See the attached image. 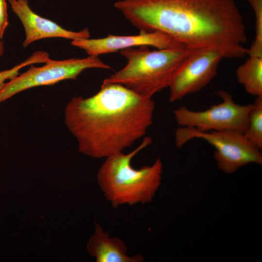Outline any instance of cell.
I'll return each mask as SVG.
<instances>
[{"label":"cell","instance_id":"obj_1","mask_svg":"<svg viewBox=\"0 0 262 262\" xmlns=\"http://www.w3.org/2000/svg\"><path fill=\"white\" fill-rule=\"evenodd\" d=\"M114 6L140 32H160L223 58L247 54L246 28L233 0H119Z\"/></svg>","mask_w":262,"mask_h":262},{"label":"cell","instance_id":"obj_14","mask_svg":"<svg viewBox=\"0 0 262 262\" xmlns=\"http://www.w3.org/2000/svg\"><path fill=\"white\" fill-rule=\"evenodd\" d=\"M50 59L47 52L39 50L34 52L28 59L12 68L0 71V90L5 85L6 81H10L18 76L20 70L23 67L35 64H44Z\"/></svg>","mask_w":262,"mask_h":262},{"label":"cell","instance_id":"obj_11","mask_svg":"<svg viewBox=\"0 0 262 262\" xmlns=\"http://www.w3.org/2000/svg\"><path fill=\"white\" fill-rule=\"evenodd\" d=\"M87 249L97 262H141L144 260L141 255H127V248L124 242L110 237L97 223L95 233L87 244Z\"/></svg>","mask_w":262,"mask_h":262},{"label":"cell","instance_id":"obj_12","mask_svg":"<svg viewBox=\"0 0 262 262\" xmlns=\"http://www.w3.org/2000/svg\"><path fill=\"white\" fill-rule=\"evenodd\" d=\"M236 75L247 93L256 97L262 96V57L249 56L238 67Z\"/></svg>","mask_w":262,"mask_h":262},{"label":"cell","instance_id":"obj_16","mask_svg":"<svg viewBox=\"0 0 262 262\" xmlns=\"http://www.w3.org/2000/svg\"><path fill=\"white\" fill-rule=\"evenodd\" d=\"M8 24L6 1L0 0V39L3 38Z\"/></svg>","mask_w":262,"mask_h":262},{"label":"cell","instance_id":"obj_4","mask_svg":"<svg viewBox=\"0 0 262 262\" xmlns=\"http://www.w3.org/2000/svg\"><path fill=\"white\" fill-rule=\"evenodd\" d=\"M186 47L150 50L142 46L120 51L125 66L103 81L117 83L148 98L168 88L173 78L194 50Z\"/></svg>","mask_w":262,"mask_h":262},{"label":"cell","instance_id":"obj_8","mask_svg":"<svg viewBox=\"0 0 262 262\" xmlns=\"http://www.w3.org/2000/svg\"><path fill=\"white\" fill-rule=\"evenodd\" d=\"M223 58L215 51L194 49L173 78L168 88L170 102L204 88L215 76Z\"/></svg>","mask_w":262,"mask_h":262},{"label":"cell","instance_id":"obj_2","mask_svg":"<svg viewBox=\"0 0 262 262\" xmlns=\"http://www.w3.org/2000/svg\"><path fill=\"white\" fill-rule=\"evenodd\" d=\"M155 104L122 85L102 84L94 95L73 97L65 110V123L78 150L94 158L122 152L143 137L153 123Z\"/></svg>","mask_w":262,"mask_h":262},{"label":"cell","instance_id":"obj_5","mask_svg":"<svg viewBox=\"0 0 262 262\" xmlns=\"http://www.w3.org/2000/svg\"><path fill=\"white\" fill-rule=\"evenodd\" d=\"M195 138L203 139L213 146L214 158L218 167L232 173L250 163L262 164L261 150L245 136L235 130L199 131L194 128L180 127L175 131V142L178 147Z\"/></svg>","mask_w":262,"mask_h":262},{"label":"cell","instance_id":"obj_10","mask_svg":"<svg viewBox=\"0 0 262 262\" xmlns=\"http://www.w3.org/2000/svg\"><path fill=\"white\" fill-rule=\"evenodd\" d=\"M11 9L21 21L25 30L24 48L43 38L60 37L73 40L89 38L88 29L78 32L67 30L54 22L39 16L30 7L28 0H8Z\"/></svg>","mask_w":262,"mask_h":262},{"label":"cell","instance_id":"obj_9","mask_svg":"<svg viewBox=\"0 0 262 262\" xmlns=\"http://www.w3.org/2000/svg\"><path fill=\"white\" fill-rule=\"evenodd\" d=\"M71 44L84 50L88 55L97 56L142 46H151L157 49L186 47L169 35L158 31L140 32L139 34L133 35L109 34L100 38L73 40Z\"/></svg>","mask_w":262,"mask_h":262},{"label":"cell","instance_id":"obj_6","mask_svg":"<svg viewBox=\"0 0 262 262\" xmlns=\"http://www.w3.org/2000/svg\"><path fill=\"white\" fill-rule=\"evenodd\" d=\"M42 66L31 65L25 72L5 83L0 90V103L24 90L42 85H53L60 81L77 80L84 70L89 68L111 69L97 56L63 60L51 59Z\"/></svg>","mask_w":262,"mask_h":262},{"label":"cell","instance_id":"obj_17","mask_svg":"<svg viewBox=\"0 0 262 262\" xmlns=\"http://www.w3.org/2000/svg\"><path fill=\"white\" fill-rule=\"evenodd\" d=\"M4 52V46L3 42L0 39V58Z\"/></svg>","mask_w":262,"mask_h":262},{"label":"cell","instance_id":"obj_15","mask_svg":"<svg viewBox=\"0 0 262 262\" xmlns=\"http://www.w3.org/2000/svg\"><path fill=\"white\" fill-rule=\"evenodd\" d=\"M254 11L255 18V37L247 49L249 56L262 57V0H247Z\"/></svg>","mask_w":262,"mask_h":262},{"label":"cell","instance_id":"obj_7","mask_svg":"<svg viewBox=\"0 0 262 262\" xmlns=\"http://www.w3.org/2000/svg\"><path fill=\"white\" fill-rule=\"evenodd\" d=\"M216 93L222 102L205 111H192L184 106L175 109L173 113L177 124L201 132L235 130L244 133L251 104L236 103L232 96L224 90Z\"/></svg>","mask_w":262,"mask_h":262},{"label":"cell","instance_id":"obj_3","mask_svg":"<svg viewBox=\"0 0 262 262\" xmlns=\"http://www.w3.org/2000/svg\"><path fill=\"white\" fill-rule=\"evenodd\" d=\"M146 137L131 152H119L105 158L98 170V184L106 199L114 207L151 202L161 183L163 163L157 158L151 165L135 169L133 158L151 143Z\"/></svg>","mask_w":262,"mask_h":262},{"label":"cell","instance_id":"obj_13","mask_svg":"<svg viewBox=\"0 0 262 262\" xmlns=\"http://www.w3.org/2000/svg\"><path fill=\"white\" fill-rule=\"evenodd\" d=\"M246 137L260 149L262 148V96L257 97L249 111L248 123L244 133Z\"/></svg>","mask_w":262,"mask_h":262}]
</instances>
